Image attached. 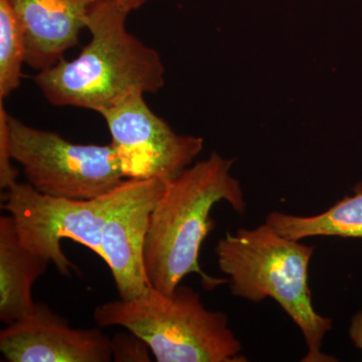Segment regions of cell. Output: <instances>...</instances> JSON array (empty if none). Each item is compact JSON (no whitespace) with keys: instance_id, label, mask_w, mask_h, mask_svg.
Instances as JSON below:
<instances>
[{"instance_id":"6da1fadb","label":"cell","mask_w":362,"mask_h":362,"mask_svg":"<svg viewBox=\"0 0 362 362\" xmlns=\"http://www.w3.org/2000/svg\"><path fill=\"white\" fill-rule=\"evenodd\" d=\"M128 14L113 0H98L88 18L90 39L78 56L33 77L49 104L99 113L132 93L156 94L164 87L160 54L128 30Z\"/></svg>"},{"instance_id":"7a4b0ae2","label":"cell","mask_w":362,"mask_h":362,"mask_svg":"<svg viewBox=\"0 0 362 362\" xmlns=\"http://www.w3.org/2000/svg\"><path fill=\"white\" fill-rule=\"evenodd\" d=\"M233 159L213 152L165 181L163 194L150 216L144 247L145 272L150 286L171 294L189 274H199L206 289L228 283L202 270L199 254L216 223L211 211L226 202L243 214L247 204L240 181L230 170Z\"/></svg>"},{"instance_id":"3957f363","label":"cell","mask_w":362,"mask_h":362,"mask_svg":"<svg viewBox=\"0 0 362 362\" xmlns=\"http://www.w3.org/2000/svg\"><path fill=\"white\" fill-rule=\"evenodd\" d=\"M314 250L279 235L265 223L226 233L214 252L233 295L254 303L272 298L296 324L308 349L302 361L334 362L335 357L321 350L332 320L317 313L308 284Z\"/></svg>"},{"instance_id":"277c9868","label":"cell","mask_w":362,"mask_h":362,"mask_svg":"<svg viewBox=\"0 0 362 362\" xmlns=\"http://www.w3.org/2000/svg\"><path fill=\"white\" fill-rule=\"evenodd\" d=\"M100 327L121 326L142 338L158 362H246L242 344L223 312L211 311L201 295L178 285L171 294L150 286L140 296L101 304Z\"/></svg>"},{"instance_id":"5b68a950","label":"cell","mask_w":362,"mask_h":362,"mask_svg":"<svg viewBox=\"0 0 362 362\" xmlns=\"http://www.w3.org/2000/svg\"><path fill=\"white\" fill-rule=\"evenodd\" d=\"M9 144L26 182L42 194L92 199L124 180L120 161L108 145L75 144L58 133L40 129L9 115Z\"/></svg>"},{"instance_id":"8992f818","label":"cell","mask_w":362,"mask_h":362,"mask_svg":"<svg viewBox=\"0 0 362 362\" xmlns=\"http://www.w3.org/2000/svg\"><path fill=\"white\" fill-rule=\"evenodd\" d=\"M117 187L96 199H71L42 194L28 182L18 181L4 190L2 209L13 218L26 247L62 275L70 276L76 267L62 249V240H74L103 259L102 230L116 201Z\"/></svg>"},{"instance_id":"52a82bcc","label":"cell","mask_w":362,"mask_h":362,"mask_svg":"<svg viewBox=\"0 0 362 362\" xmlns=\"http://www.w3.org/2000/svg\"><path fill=\"white\" fill-rule=\"evenodd\" d=\"M144 96L132 93L98 114L108 127L124 177L169 180L192 165L204 139L177 134Z\"/></svg>"},{"instance_id":"ba28073f","label":"cell","mask_w":362,"mask_h":362,"mask_svg":"<svg viewBox=\"0 0 362 362\" xmlns=\"http://www.w3.org/2000/svg\"><path fill=\"white\" fill-rule=\"evenodd\" d=\"M165 181L126 178L102 230L103 262L110 269L120 299L140 296L150 287L144 247L152 211L163 194Z\"/></svg>"},{"instance_id":"9c48e42d","label":"cell","mask_w":362,"mask_h":362,"mask_svg":"<svg viewBox=\"0 0 362 362\" xmlns=\"http://www.w3.org/2000/svg\"><path fill=\"white\" fill-rule=\"evenodd\" d=\"M0 351L9 362H109L111 338L98 328L78 329L37 303L30 315L0 332Z\"/></svg>"},{"instance_id":"30bf717a","label":"cell","mask_w":362,"mask_h":362,"mask_svg":"<svg viewBox=\"0 0 362 362\" xmlns=\"http://www.w3.org/2000/svg\"><path fill=\"white\" fill-rule=\"evenodd\" d=\"M98 0H9L25 39L26 65L51 68L78 45Z\"/></svg>"},{"instance_id":"8fae6325","label":"cell","mask_w":362,"mask_h":362,"mask_svg":"<svg viewBox=\"0 0 362 362\" xmlns=\"http://www.w3.org/2000/svg\"><path fill=\"white\" fill-rule=\"evenodd\" d=\"M49 262L26 247L11 216L0 218V320L8 325L30 315L32 289Z\"/></svg>"},{"instance_id":"7c38bea8","label":"cell","mask_w":362,"mask_h":362,"mask_svg":"<svg viewBox=\"0 0 362 362\" xmlns=\"http://www.w3.org/2000/svg\"><path fill=\"white\" fill-rule=\"evenodd\" d=\"M354 192L322 214L299 216L273 211L266 223L279 235L294 240L314 237L362 239V182L357 183Z\"/></svg>"},{"instance_id":"4fadbf2b","label":"cell","mask_w":362,"mask_h":362,"mask_svg":"<svg viewBox=\"0 0 362 362\" xmlns=\"http://www.w3.org/2000/svg\"><path fill=\"white\" fill-rule=\"evenodd\" d=\"M26 52L25 39L9 0H0V100L20 87Z\"/></svg>"},{"instance_id":"5bb4252c","label":"cell","mask_w":362,"mask_h":362,"mask_svg":"<svg viewBox=\"0 0 362 362\" xmlns=\"http://www.w3.org/2000/svg\"><path fill=\"white\" fill-rule=\"evenodd\" d=\"M111 349L113 361H152V352L149 345L142 338L127 329L125 332L116 333L111 338Z\"/></svg>"},{"instance_id":"9a60e30c","label":"cell","mask_w":362,"mask_h":362,"mask_svg":"<svg viewBox=\"0 0 362 362\" xmlns=\"http://www.w3.org/2000/svg\"><path fill=\"white\" fill-rule=\"evenodd\" d=\"M0 100V187L6 190L18 182V169L13 165L9 144V114Z\"/></svg>"},{"instance_id":"2e32d148","label":"cell","mask_w":362,"mask_h":362,"mask_svg":"<svg viewBox=\"0 0 362 362\" xmlns=\"http://www.w3.org/2000/svg\"><path fill=\"white\" fill-rule=\"evenodd\" d=\"M349 337L354 346L362 352V311L352 317L349 326Z\"/></svg>"},{"instance_id":"e0dca14e","label":"cell","mask_w":362,"mask_h":362,"mask_svg":"<svg viewBox=\"0 0 362 362\" xmlns=\"http://www.w3.org/2000/svg\"><path fill=\"white\" fill-rule=\"evenodd\" d=\"M113 1L126 13H130L131 11H134L143 4H146L148 0H113Z\"/></svg>"}]
</instances>
